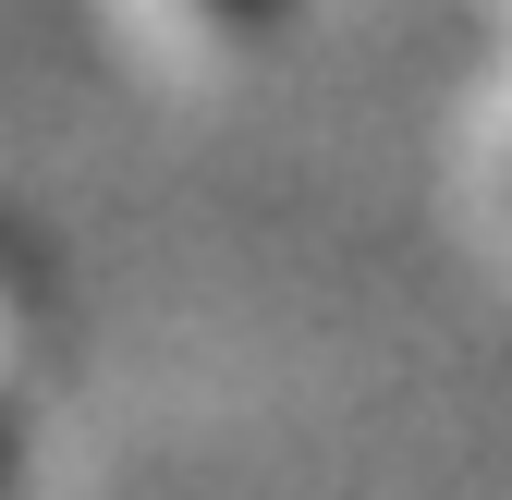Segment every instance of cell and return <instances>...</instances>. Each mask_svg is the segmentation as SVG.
Masks as SVG:
<instances>
[{"instance_id": "cell-1", "label": "cell", "mask_w": 512, "mask_h": 500, "mask_svg": "<svg viewBox=\"0 0 512 500\" xmlns=\"http://www.w3.org/2000/svg\"><path fill=\"white\" fill-rule=\"evenodd\" d=\"M171 13L196 25V37H256V25L281 13V0H171Z\"/></svg>"}]
</instances>
